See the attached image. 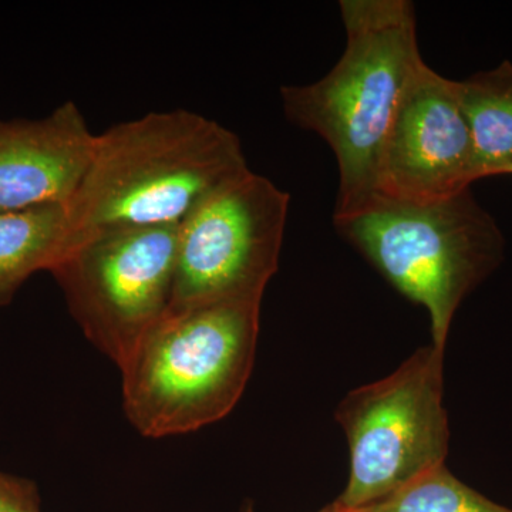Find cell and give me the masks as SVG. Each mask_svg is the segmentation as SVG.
<instances>
[{
	"mask_svg": "<svg viewBox=\"0 0 512 512\" xmlns=\"http://www.w3.org/2000/svg\"><path fill=\"white\" fill-rule=\"evenodd\" d=\"M248 170L237 134L195 111H153L116 124L96 136L67 202V249L101 229L178 225Z\"/></svg>",
	"mask_w": 512,
	"mask_h": 512,
	"instance_id": "6da1fadb",
	"label": "cell"
},
{
	"mask_svg": "<svg viewBox=\"0 0 512 512\" xmlns=\"http://www.w3.org/2000/svg\"><path fill=\"white\" fill-rule=\"evenodd\" d=\"M346 47L318 82L281 87L286 119L318 134L339 170L333 218L376 201V165L404 86L423 60L409 0H342Z\"/></svg>",
	"mask_w": 512,
	"mask_h": 512,
	"instance_id": "7a4b0ae2",
	"label": "cell"
},
{
	"mask_svg": "<svg viewBox=\"0 0 512 512\" xmlns=\"http://www.w3.org/2000/svg\"><path fill=\"white\" fill-rule=\"evenodd\" d=\"M261 306L241 298L168 309L119 366L131 426L165 439L227 417L251 377Z\"/></svg>",
	"mask_w": 512,
	"mask_h": 512,
	"instance_id": "3957f363",
	"label": "cell"
},
{
	"mask_svg": "<svg viewBox=\"0 0 512 512\" xmlns=\"http://www.w3.org/2000/svg\"><path fill=\"white\" fill-rule=\"evenodd\" d=\"M333 224L390 285L426 308L431 345L444 350L461 302L504 258L503 232L470 188L431 204L377 200Z\"/></svg>",
	"mask_w": 512,
	"mask_h": 512,
	"instance_id": "277c9868",
	"label": "cell"
},
{
	"mask_svg": "<svg viewBox=\"0 0 512 512\" xmlns=\"http://www.w3.org/2000/svg\"><path fill=\"white\" fill-rule=\"evenodd\" d=\"M443 397L444 349L433 345L349 393L336 412L348 437L349 481L333 504L365 507L444 464L450 430Z\"/></svg>",
	"mask_w": 512,
	"mask_h": 512,
	"instance_id": "5b68a950",
	"label": "cell"
},
{
	"mask_svg": "<svg viewBox=\"0 0 512 512\" xmlns=\"http://www.w3.org/2000/svg\"><path fill=\"white\" fill-rule=\"evenodd\" d=\"M178 227L101 229L49 271L86 339L117 367L170 308Z\"/></svg>",
	"mask_w": 512,
	"mask_h": 512,
	"instance_id": "8992f818",
	"label": "cell"
},
{
	"mask_svg": "<svg viewBox=\"0 0 512 512\" xmlns=\"http://www.w3.org/2000/svg\"><path fill=\"white\" fill-rule=\"evenodd\" d=\"M288 192L252 170L228 181L178 227L170 308L264 298L279 266Z\"/></svg>",
	"mask_w": 512,
	"mask_h": 512,
	"instance_id": "52a82bcc",
	"label": "cell"
},
{
	"mask_svg": "<svg viewBox=\"0 0 512 512\" xmlns=\"http://www.w3.org/2000/svg\"><path fill=\"white\" fill-rule=\"evenodd\" d=\"M481 180L457 82L421 60L410 74L376 165V201L431 204Z\"/></svg>",
	"mask_w": 512,
	"mask_h": 512,
	"instance_id": "ba28073f",
	"label": "cell"
},
{
	"mask_svg": "<svg viewBox=\"0 0 512 512\" xmlns=\"http://www.w3.org/2000/svg\"><path fill=\"white\" fill-rule=\"evenodd\" d=\"M96 134L66 101L42 119H0V212L72 200Z\"/></svg>",
	"mask_w": 512,
	"mask_h": 512,
	"instance_id": "9c48e42d",
	"label": "cell"
},
{
	"mask_svg": "<svg viewBox=\"0 0 512 512\" xmlns=\"http://www.w3.org/2000/svg\"><path fill=\"white\" fill-rule=\"evenodd\" d=\"M66 205L0 212V306L39 271L49 272L67 251Z\"/></svg>",
	"mask_w": 512,
	"mask_h": 512,
	"instance_id": "30bf717a",
	"label": "cell"
},
{
	"mask_svg": "<svg viewBox=\"0 0 512 512\" xmlns=\"http://www.w3.org/2000/svg\"><path fill=\"white\" fill-rule=\"evenodd\" d=\"M481 178L498 177L512 165V63L457 82Z\"/></svg>",
	"mask_w": 512,
	"mask_h": 512,
	"instance_id": "8fae6325",
	"label": "cell"
},
{
	"mask_svg": "<svg viewBox=\"0 0 512 512\" xmlns=\"http://www.w3.org/2000/svg\"><path fill=\"white\" fill-rule=\"evenodd\" d=\"M330 508L333 512H512L458 480L446 464L431 468L376 503L355 510L335 504Z\"/></svg>",
	"mask_w": 512,
	"mask_h": 512,
	"instance_id": "7c38bea8",
	"label": "cell"
},
{
	"mask_svg": "<svg viewBox=\"0 0 512 512\" xmlns=\"http://www.w3.org/2000/svg\"><path fill=\"white\" fill-rule=\"evenodd\" d=\"M0 512H40V498L35 483L0 473Z\"/></svg>",
	"mask_w": 512,
	"mask_h": 512,
	"instance_id": "4fadbf2b",
	"label": "cell"
},
{
	"mask_svg": "<svg viewBox=\"0 0 512 512\" xmlns=\"http://www.w3.org/2000/svg\"><path fill=\"white\" fill-rule=\"evenodd\" d=\"M242 512H255V511L252 510V507H247V508H244V510H242ZM319 512H333V510H332V508H330V505H328V507L323 508V510H320Z\"/></svg>",
	"mask_w": 512,
	"mask_h": 512,
	"instance_id": "5bb4252c",
	"label": "cell"
},
{
	"mask_svg": "<svg viewBox=\"0 0 512 512\" xmlns=\"http://www.w3.org/2000/svg\"><path fill=\"white\" fill-rule=\"evenodd\" d=\"M504 175H512V165L510 168H508L507 171H505V174Z\"/></svg>",
	"mask_w": 512,
	"mask_h": 512,
	"instance_id": "9a60e30c",
	"label": "cell"
}]
</instances>
